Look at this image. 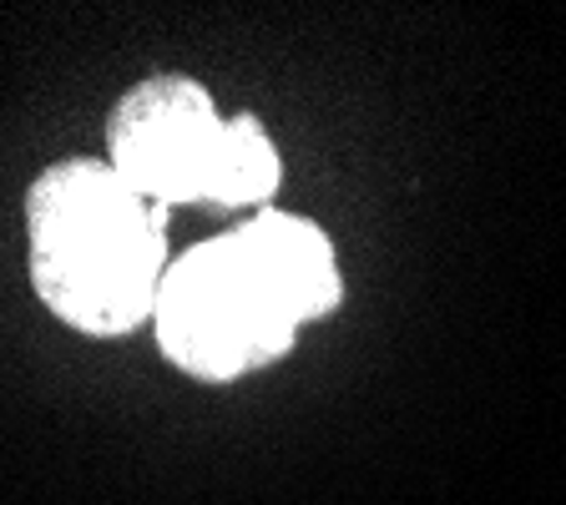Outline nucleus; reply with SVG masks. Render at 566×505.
Here are the masks:
<instances>
[{
  "label": "nucleus",
  "mask_w": 566,
  "mask_h": 505,
  "mask_svg": "<svg viewBox=\"0 0 566 505\" xmlns=\"http://www.w3.org/2000/svg\"><path fill=\"white\" fill-rule=\"evenodd\" d=\"M163 212L102 157H61L35 172L25 188L35 298L86 339H122L153 324L172 269Z\"/></svg>",
  "instance_id": "nucleus-1"
},
{
  "label": "nucleus",
  "mask_w": 566,
  "mask_h": 505,
  "mask_svg": "<svg viewBox=\"0 0 566 505\" xmlns=\"http://www.w3.org/2000/svg\"><path fill=\"white\" fill-rule=\"evenodd\" d=\"M153 329L167 365L208 385H228L279 365L304 324L269 278L243 228H228L172 259Z\"/></svg>",
  "instance_id": "nucleus-2"
},
{
  "label": "nucleus",
  "mask_w": 566,
  "mask_h": 505,
  "mask_svg": "<svg viewBox=\"0 0 566 505\" xmlns=\"http://www.w3.org/2000/svg\"><path fill=\"white\" fill-rule=\"evenodd\" d=\"M228 152V117L198 76L157 71L117 96L106 117V162L157 208L208 202Z\"/></svg>",
  "instance_id": "nucleus-3"
},
{
  "label": "nucleus",
  "mask_w": 566,
  "mask_h": 505,
  "mask_svg": "<svg viewBox=\"0 0 566 505\" xmlns=\"http://www.w3.org/2000/svg\"><path fill=\"white\" fill-rule=\"evenodd\" d=\"M243 238L253 243V253L263 259L269 278L279 283V294L289 298V308L298 314V324L329 318L344 298V273L334 259L329 233L298 212H273L263 208L259 218L243 223Z\"/></svg>",
  "instance_id": "nucleus-4"
},
{
  "label": "nucleus",
  "mask_w": 566,
  "mask_h": 505,
  "mask_svg": "<svg viewBox=\"0 0 566 505\" xmlns=\"http://www.w3.org/2000/svg\"><path fill=\"white\" fill-rule=\"evenodd\" d=\"M279 182H283V157L273 147L269 127L253 112L228 117V152L212 208H259V202H269L279 192Z\"/></svg>",
  "instance_id": "nucleus-5"
}]
</instances>
